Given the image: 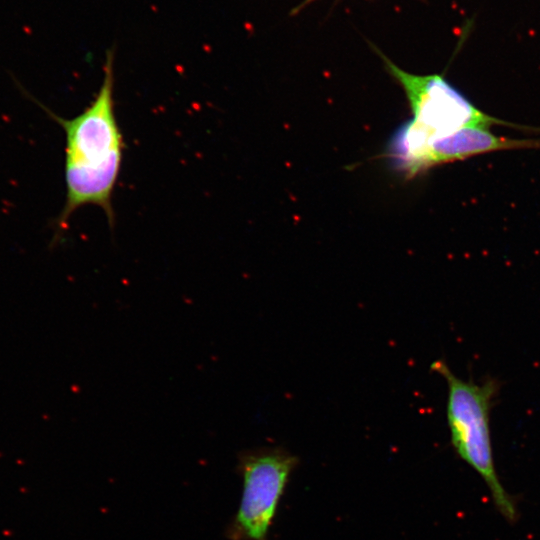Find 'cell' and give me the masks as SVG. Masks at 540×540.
Masks as SVG:
<instances>
[{"label": "cell", "mask_w": 540, "mask_h": 540, "mask_svg": "<svg viewBox=\"0 0 540 540\" xmlns=\"http://www.w3.org/2000/svg\"><path fill=\"white\" fill-rule=\"evenodd\" d=\"M431 369L447 383V422L457 454L483 479L498 512L510 523L518 518L514 498L505 490L495 469L490 433V411L499 385L489 379L482 383L457 377L443 360Z\"/></svg>", "instance_id": "7a4b0ae2"}, {"label": "cell", "mask_w": 540, "mask_h": 540, "mask_svg": "<svg viewBox=\"0 0 540 540\" xmlns=\"http://www.w3.org/2000/svg\"><path fill=\"white\" fill-rule=\"evenodd\" d=\"M114 55V47L106 51L101 86L93 101L80 114L66 119L41 105L62 127L66 140V199L53 222L54 243L67 230L74 212L84 206L101 208L110 228L114 227L112 199L125 150L115 113Z\"/></svg>", "instance_id": "6da1fadb"}, {"label": "cell", "mask_w": 540, "mask_h": 540, "mask_svg": "<svg viewBox=\"0 0 540 540\" xmlns=\"http://www.w3.org/2000/svg\"><path fill=\"white\" fill-rule=\"evenodd\" d=\"M297 459L281 448L247 451L239 458L243 491L228 528L231 540H267L279 500Z\"/></svg>", "instance_id": "5b68a950"}, {"label": "cell", "mask_w": 540, "mask_h": 540, "mask_svg": "<svg viewBox=\"0 0 540 540\" xmlns=\"http://www.w3.org/2000/svg\"><path fill=\"white\" fill-rule=\"evenodd\" d=\"M523 148H540V140L496 136L480 127H466L429 138L408 121L391 138L388 156L395 168L409 178L436 165L493 151Z\"/></svg>", "instance_id": "277c9868"}, {"label": "cell", "mask_w": 540, "mask_h": 540, "mask_svg": "<svg viewBox=\"0 0 540 540\" xmlns=\"http://www.w3.org/2000/svg\"><path fill=\"white\" fill-rule=\"evenodd\" d=\"M377 52L387 71L403 88L413 113L412 121L427 137L445 136L466 127L488 129L491 125H504L525 128L479 110L443 76L409 73Z\"/></svg>", "instance_id": "3957f363"}]
</instances>
